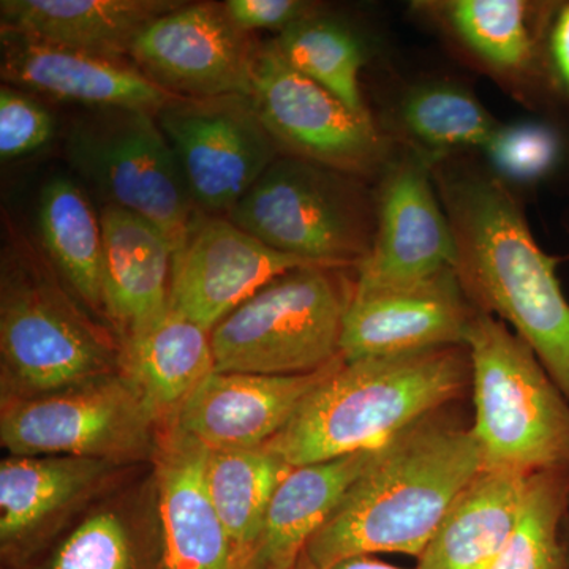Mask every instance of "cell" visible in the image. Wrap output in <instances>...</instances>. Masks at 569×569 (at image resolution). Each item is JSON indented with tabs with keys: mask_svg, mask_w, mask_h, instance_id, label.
Here are the masks:
<instances>
[{
	"mask_svg": "<svg viewBox=\"0 0 569 569\" xmlns=\"http://www.w3.org/2000/svg\"><path fill=\"white\" fill-rule=\"evenodd\" d=\"M307 266L318 264L271 249L228 217L200 211L174 249L170 309L211 332L264 284Z\"/></svg>",
	"mask_w": 569,
	"mask_h": 569,
	"instance_id": "14",
	"label": "cell"
},
{
	"mask_svg": "<svg viewBox=\"0 0 569 569\" xmlns=\"http://www.w3.org/2000/svg\"><path fill=\"white\" fill-rule=\"evenodd\" d=\"M162 432L121 370L52 395L0 403V443L11 456L142 466L156 459Z\"/></svg>",
	"mask_w": 569,
	"mask_h": 569,
	"instance_id": "9",
	"label": "cell"
},
{
	"mask_svg": "<svg viewBox=\"0 0 569 569\" xmlns=\"http://www.w3.org/2000/svg\"><path fill=\"white\" fill-rule=\"evenodd\" d=\"M39 231L44 257L71 293L92 316L107 321L102 222L82 189L67 176H54L41 187Z\"/></svg>",
	"mask_w": 569,
	"mask_h": 569,
	"instance_id": "26",
	"label": "cell"
},
{
	"mask_svg": "<svg viewBox=\"0 0 569 569\" xmlns=\"http://www.w3.org/2000/svg\"><path fill=\"white\" fill-rule=\"evenodd\" d=\"M208 448L164 427L156 463L162 511L164 569H241L204 485Z\"/></svg>",
	"mask_w": 569,
	"mask_h": 569,
	"instance_id": "20",
	"label": "cell"
},
{
	"mask_svg": "<svg viewBox=\"0 0 569 569\" xmlns=\"http://www.w3.org/2000/svg\"><path fill=\"white\" fill-rule=\"evenodd\" d=\"M2 80L89 108H126L157 114L178 99L149 80L130 59L52 47L0 32Z\"/></svg>",
	"mask_w": 569,
	"mask_h": 569,
	"instance_id": "19",
	"label": "cell"
},
{
	"mask_svg": "<svg viewBox=\"0 0 569 569\" xmlns=\"http://www.w3.org/2000/svg\"><path fill=\"white\" fill-rule=\"evenodd\" d=\"M437 190L455 233L456 274L478 312L507 323L569 400V299L560 258L538 244L497 176L440 170Z\"/></svg>",
	"mask_w": 569,
	"mask_h": 569,
	"instance_id": "1",
	"label": "cell"
},
{
	"mask_svg": "<svg viewBox=\"0 0 569 569\" xmlns=\"http://www.w3.org/2000/svg\"><path fill=\"white\" fill-rule=\"evenodd\" d=\"M400 122L433 156L466 149L482 151L500 126L470 92L448 82L411 89L400 103Z\"/></svg>",
	"mask_w": 569,
	"mask_h": 569,
	"instance_id": "30",
	"label": "cell"
},
{
	"mask_svg": "<svg viewBox=\"0 0 569 569\" xmlns=\"http://www.w3.org/2000/svg\"><path fill=\"white\" fill-rule=\"evenodd\" d=\"M355 179L277 157L227 217L279 252L326 268H358L372 247L377 216Z\"/></svg>",
	"mask_w": 569,
	"mask_h": 569,
	"instance_id": "7",
	"label": "cell"
},
{
	"mask_svg": "<svg viewBox=\"0 0 569 569\" xmlns=\"http://www.w3.org/2000/svg\"><path fill=\"white\" fill-rule=\"evenodd\" d=\"M482 152L500 179L533 183L559 170L567 142L557 127L548 122L526 121L498 126Z\"/></svg>",
	"mask_w": 569,
	"mask_h": 569,
	"instance_id": "32",
	"label": "cell"
},
{
	"mask_svg": "<svg viewBox=\"0 0 569 569\" xmlns=\"http://www.w3.org/2000/svg\"><path fill=\"white\" fill-rule=\"evenodd\" d=\"M223 7L228 18L249 33L258 29H279L282 32L313 14V7L309 2L299 0H228Z\"/></svg>",
	"mask_w": 569,
	"mask_h": 569,
	"instance_id": "34",
	"label": "cell"
},
{
	"mask_svg": "<svg viewBox=\"0 0 569 569\" xmlns=\"http://www.w3.org/2000/svg\"><path fill=\"white\" fill-rule=\"evenodd\" d=\"M119 337L71 293L50 260L11 236L0 269V403L121 370Z\"/></svg>",
	"mask_w": 569,
	"mask_h": 569,
	"instance_id": "4",
	"label": "cell"
},
{
	"mask_svg": "<svg viewBox=\"0 0 569 569\" xmlns=\"http://www.w3.org/2000/svg\"><path fill=\"white\" fill-rule=\"evenodd\" d=\"M473 426L451 407L419 419L376 460L307 545L316 569L356 556H421L441 520L482 470Z\"/></svg>",
	"mask_w": 569,
	"mask_h": 569,
	"instance_id": "2",
	"label": "cell"
},
{
	"mask_svg": "<svg viewBox=\"0 0 569 569\" xmlns=\"http://www.w3.org/2000/svg\"><path fill=\"white\" fill-rule=\"evenodd\" d=\"M545 74L553 91L569 100V2L550 7L545 32Z\"/></svg>",
	"mask_w": 569,
	"mask_h": 569,
	"instance_id": "35",
	"label": "cell"
},
{
	"mask_svg": "<svg viewBox=\"0 0 569 569\" xmlns=\"http://www.w3.org/2000/svg\"><path fill=\"white\" fill-rule=\"evenodd\" d=\"M54 137V119L32 97L10 84L0 88V157L18 159L39 151Z\"/></svg>",
	"mask_w": 569,
	"mask_h": 569,
	"instance_id": "33",
	"label": "cell"
},
{
	"mask_svg": "<svg viewBox=\"0 0 569 569\" xmlns=\"http://www.w3.org/2000/svg\"><path fill=\"white\" fill-rule=\"evenodd\" d=\"M343 362L340 356L323 369L301 376L216 370L183 403L171 425L216 451L264 448Z\"/></svg>",
	"mask_w": 569,
	"mask_h": 569,
	"instance_id": "18",
	"label": "cell"
},
{
	"mask_svg": "<svg viewBox=\"0 0 569 569\" xmlns=\"http://www.w3.org/2000/svg\"><path fill=\"white\" fill-rule=\"evenodd\" d=\"M290 463L268 451L208 449L204 485L212 507L222 520L241 569H250L263 531L269 503Z\"/></svg>",
	"mask_w": 569,
	"mask_h": 569,
	"instance_id": "28",
	"label": "cell"
},
{
	"mask_svg": "<svg viewBox=\"0 0 569 569\" xmlns=\"http://www.w3.org/2000/svg\"><path fill=\"white\" fill-rule=\"evenodd\" d=\"M18 569H164L156 463L133 467Z\"/></svg>",
	"mask_w": 569,
	"mask_h": 569,
	"instance_id": "16",
	"label": "cell"
},
{
	"mask_svg": "<svg viewBox=\"0 0 569 569\" xmlns=\"http://www.w3.org/2000/svg\"><path fill=\"white\" fill-rule=\"evenodd\" d=\"M182 0H2L0 32L107 58H129L134 40Z\"/></svg>",
	"mask_w": 569,
	"mask_h": 569,
	"instance_id": "22",
	"label": "cell"
},
{
	"mask_svg": "<svg viewBox=\"0 0 569 569\" xmlns=\"http://www.w3.org/2000/svg\"><path fill=\"white\" fill-rule=\"evenodd\" d=\"M137 466L70 456H11L0 462V560L21 568Z\"/></svg>",
	"mask_w": 569,
	"mask_h": 569,
	"instance_id": "15",
	"label": "cell"
},
{
	"mask_svg": "<svg viewBox=\"0 0 569 569\" xmlns=\"http://www.w3.org/2000/svg\"><path fill=\"white\" fill-rule=\"evenodd\" d=\"M569 470L530 475L516 529L492 569H565Z\"/></svg>",
	"mask_w": 569,
	"mask_h": 569,
	"instance_id": "31",
	"label": "cell"
},
{
	"mask_svg": "<svg viewBox=\"0 0 569 569\" xmlns=\"http://www.w3.org/2000/svg\"><path fill=\"white\" fill-rule=\"evenodd\" d=\"M67 160L104 203L156 224L173 249L198 211L157 116L126 108H91L67 133Z\"/></svg>",
	"mask_w": 569,
	"mask_h": 569,
	"instance_id": "8",
	"label": "cell"
},
{
	"mask_svg": "<svg viewBox=\"0 0 569 569\" xmlns=\"http://www.w3.org/2000/svg\"><path fill=\"white\" fill-rule=\"evenodd\" d=\"M475 313L456 269L413 287L353 290L343 318L340 353L351 362L466 346Z\"/></svg>",
	"mask_w": 569,
	"mask_h": 569,
	"instance_id": "17",
	"label": "cell"
},
{
	"mask_svg": "<svg viewBox=\"0 0 569 569\" xmlns=\"http://www.w3.org/2000/svg\"><path fill=\"white\" fill-rule=\"evenodd\" d=\"M252 102L277 148L366 178L388 164V142L372 116L351 110L323 86L295 70L276 40L258 44L252 67Z\"/></svg>",
	"mask_w": 569,
	"mask_h": 569,
	"instance_id": "10",
	"label": "cell"
},
{
	"mask_svg": "<svg viewBox=\"0 0 569 569\" xmlns=\"http://www.w3.org/2000/svg\"><path fill=\"white\" fill-rule=\"evenodd\" d=\"M383 447V445H381ZM293 467L277 486L250 569H295L380 448Z\"/></svg>",
	"mask_w": 569,
	"mask_h": 569,
	"instance_id": "23",
	"label": "cell"
},
{
	"mask_svg": "<svg viewBox=\"0 0 569 569\" xmlns=\"http://www.w3.org/2000/svg\"><path fill=\"white\" fill-rule=\"evenodd\" d=\"M326 569H403L392 567L385 561L376 559L373 556H356L350 559L337 561L332 567Z\"/></svg>",
	"mask_w": 569,
	"mask_h": 569,
	"instance_id": "36",
	"label": "cell"
},
{
	"mask_svg": "<svg viewBox=\"0 0 569 569\" xmlns=\"http://www.w3.org/2000/svg\"><path fill=\"white\" fill-rule=\"evenodd\" d=\"M104 312L119 342L129 339L170 309L173 244L138 213L104 204Z\"/></svg>",
	"mask_w": 569,
	"mask_h": 569,
	"instance_id": "21",
	"label": "cell"
},
{
	"mask_svg": "<svg viewBox=\"0 0 569 569\" xmlns=\"http://www.w3.org/2000/svg\"><path fill=\"white\" fill-rule=\"evenodd\" d=\"M295 569H316V568H313L312 565H310L309 561H307L305 559V556H302L301 561H299L298 567H296Z\"/></svg>",
	"mask_w": 569,
	"mask_h": 569,
	"instance_id": "38",
	"label": "cell"
},
{
	"mask_svg": "<svg viewBox=\"0 0 569 569\" xmlns=\"http://www.w3.org/2000/svg\"><path fill=\"white\" fill-rule=\"evenodd\" d=\"M258 44L228 18L223 3L183 2L134 40L130 61L182 99L250 96Z\"/></svg>",
	"mask_w": 569,
	"mask_h": 569,
	"instance_id": "12",
	"label": "cell"
},
{
	"mask_svg": "<svg viewBox=\"0 0 569 569\" xmlns=\"http://www.w3.org/2000/svg\"><path fill=\"white\" fill-rule=\"evenodd\" d=\"M529 478L482 468L441 520L417 569H492L516 529Z\"/></svg>",
	"mask_w": 569,
	"mask_h": 569,
	"instance_id": "25",
	"label": "cell"
},
{
	"mask_svg": "<svg viewBox=\"0 0 569 569\" xmlns=\"http://www.w3.org/2000/svg\"><path fill=\"white\" fill-rule=\"evenodd\" d=\"M466 347L482 468L526 477L569 470V400L530 347L507 323L478 310Z\"/></svg>",
	"mask_w": 569,
	"mask_h": 569,
	"instance_id": "5",
	"label": "cell"
},
{
	"mask_svg": "<svg viewBox=\"0 0 569 569\" xmlns=\"http://www.w3.org/2000/svg\"><path fill=\"white\" fill-rule=\"evenodd\" d=\"M456 263L455 233L433 187L429 157L391 164L378 198L372 247L356 268L353 290L413 287L452 271Z\"/></svg>",
	"mask_w": 569,
	"mask_h": 569,
	"instance_id": "13",
	"label": "cell"
},
{
	"mask_svg": "<svg viewBox=\"0 0 569 569\" xmlns=\"http://www.w3.org/2000/svg\"><path fill=\"white\" fill-rule=\"evenodd\" d=\"M342 271L295 269L242 302L211 331L217 372L301 376L340 358L355 288Z\"/></svg>",
	"mask_w": 569,
	"mask_h": 569,
	"instance_id": "6",
	"label": "cell"
},
{
	"mask_svg": "<svg viewBox=\"0 0 569 569\" xmlns=\"http://www.w3.org/2000/svg\"><path fill=\"white\" fill-rule=\"evenodd\" d=\"M436 10L460 43L490 69L518 78L545 73L550 7L537 21V7L520 0H451L437 3Z\"/></svg>",
	"mask_w": 569,
	"mask_h": 569,
	"instance_id": "27",
	"label": "cell"
},
{
	"mask_svg": "<svg viewBox=\"0 0 569 569\" xmlns=\"http://www.w3.org/2000/svg\"><path fill=\"white\" fill-rule=\"evenodd\" d=\"M121 348V372L163 429L217 370L211 332L171 309Z\"/></svg>",
	"mask_w": 569,
	"mask_h": 569,
	"instance_id": "24",
	"label": "cell"
},
{
	"mask_svg": "<svg viewBox=\"0 0 569 569\" xmlns=\"http://www.w3.org/2000/svg\"><path fill=\"white\" fill-rule=\"evenodd\" d=\"M274 40L295 70L335 93L358 114L370 116L361 89L365 50L350 29L313 13Z\"/></svg>",
	"mask_w": 569,
	"mask_h": 569,
	"instance_id": "29",
	"label": "cell"
},
{
	"mask_svg": "<svg viewBox=\"0 0 569 569\" xmlns=\"http://www.w3.org/2000/svg\"><path fill=\"white\" fill-rule=\"evenodd\" d=\"M470 388L466 346L343 362L264 449L301 467L378 448Z\"/></svg>",
	"mask_w": 569,
	"mask_h": 569,
	"instance_id": "3",
	"label": "cell"
},
{
	"mask_svg": "<svg viewBox=\"0 0 569 569\" xmlns=\"http://www.w3.org/2000/svg\"><path fill=\"white\" fill-rule=\"evenodd\" d=\"M156 116L198 211L227 217L279 157L250 96L178 97Z\"/></svg>",
	"mask_w": 569,
	"mask_h": 569,
	"instance_id": "11",
	"label": "cell"
},
{
	"mask_svg": "<svg viewBox=\"0 0 569 569\" xmlns=\"http://www.w3.org/2000/svg\"><path fill=\"white\" fill-rule=\"evenodd\" d=\"M565 569H569V509L563 523Z\"/></svg>",
	"mask_w": 569,
	"mask_h": 569,
	"instance_id": "37",
	"label": "cell"
}]
</instances>
